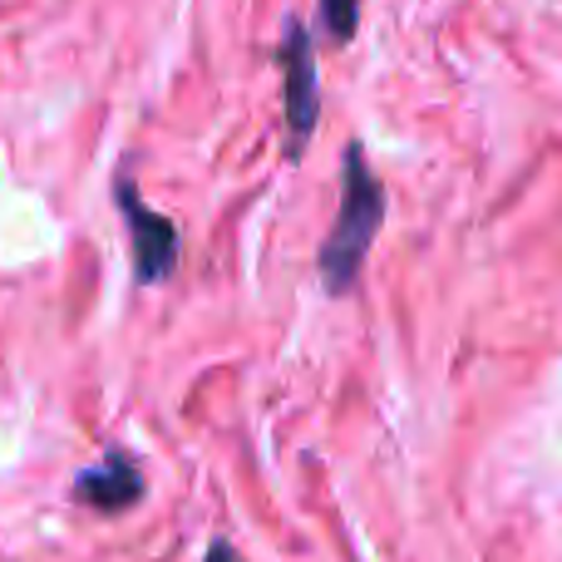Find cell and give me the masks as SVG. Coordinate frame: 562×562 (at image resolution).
I'll list each match as a JSON object with an SVG mask.
<instances>
[{"label": "cell", "mask_w": 562, "mask_h": 562, "mask_svg": "<svg viewBox=\"0 0 562 562\" xmlns=\"http://www.w3.org/2000/svg\"><path fill=\"white\" fill-rule=\"evenodd\" d=\"M321 25H326L330 45H350L360 25V0H321Z\"/></svg>", "instance_id": "5"}, {"label": "cell", "mask_w": 562, "mask_h": 562, "mask_svg": "<svg viewBox=\"0 0 562 562\" xmlns=\"http://www.w3.org/2000/svg\"><path fill=\"white\" fill-rule=\"evenodd\" d=\"M114 203H119V213H124L128 247H134V281L138 286H158V281H168L178 272V227H173V217L144 207V198H138L128 168L114 178Z\"/></svg>", "instance_id": "3"}, {"label": "cell", "mask_w": 562, "mask_h": 562, "mask_svg": "<svg viewBox=\"0 0 562 562\" xmlns=\"http://www.w3.org/2000/svg\"><path fill=\"white\" fill-rule=\"evenodd\" d=\"M203 562H243V553H237L227 538H213V543H207V553H203Z\"/></svg>", "instance_id": "6"}, {"label": "cell", "mask_w": 562, "mask_h": 562, "mask_svg": "<svg viewBox=\"0 0 562 562\" xmlns=\"http://www.w3.org/2000/svg\"><path fill=\"white\" fill-rule=\"evenodd\" d=\"M75 498L99 514H124L144 498V469L128 449H109L94 469H79L75 474Z\"/></svg>", "instance_id": "4"}, {"label": "cell", "mask_w": 562, "mask_h": 562, "mask_svg": "<svg viewBox=\"0 0 562 562\" xmlns=\"http://www.w3.org/2000/svg\"><path fill=\"white\" fill-rule=\"evenodd\" d=\"M277 65H281V85H286V158L296 164L306 154L311 134H316V119H321V75H316V40L311 30L301 25L296 15L286 20V35H281L277 49Z\"/></svg>", "instance_id": "2"}, {"label": "cell", "mask_w": 562, "mask_h": 562, "mask_svg": "<svg viewBox=\"0 0 562 562\" xmlns=\"http://www.w3.org/2000/svg\"><path fill=\"white\" fill-rule=\"evenodd\" d=\"M380 223H385V188H380L366 148L346 144L336 233H330L326 243H321V252H316L321 286H326L330 296H350V291L360 286V272H366V257H370V247H375Z\"/></svg>", "instance_id": "1"}]
</instances>
